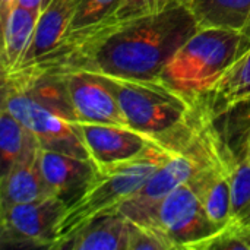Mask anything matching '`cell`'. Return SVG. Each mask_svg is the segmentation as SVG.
Returning a JSON list of instances; mask_svg holds the SVG:
<instances>
[{"mask_svg": "<svg viewBox=\"0 0 250 250\" xmlns=\"http://www.w3.org/2000/svg\"><path fill=\"white\" fill-rule=\"evenodd\" d=\"M198 29L196 19L182 0L154 16L126 22L103 21L73 31L56 48L23 66L59 75L91 72L161 82L167 63Z\"/></svg>", "mask_w": 250, "mask_h": 250, "instance_id": "obj_1", "label": "cell"}, {"mask_svg": "<svg viewBox=\"0 0 250 250\" xmlns=\"http://www.w3.org/2000/svg\"><path fill=\"white\" fill-rule=\"evenodd\" d=\"M182 126L171 133L158 138L135 158L110 166H98L88 188L72 205L67 207L59 226L57 240L51 250L60 249L73 233L92 220L117 212L122 204L141 190L149 177L173 154Z\"/></svg>", "mask_w": 250, "mask_h": 250, "instance_id": "obj_2", "label": "cell"}, {"mask_svg": "<svg viewBox=\"0 0 250 250\" xmlns=\"http://www.w3.org/2000/svg\"><path fill=\"white\" fill-rule=\"evenodd\" d=\"M249 50L250 32L199 28L167 63L161 82L195 104Z\"/></svg>", "mask_w": 250, "mask_h": 250, "instance_id": "obj_3", "label": "cell"}, {"mask_svg": "<svg viewBox=\"0 0 250 250\" xmlns=\"http://www.w3.org/2000/svg\"><path fill=\"white\" fill-rule=\"evenodd\" d=\"M98 75V73H97ZM116 95L127 125L154 138H163L180 127L195 105L163 82L127 81L100 75Z\"/></svg>", "mask_w": 250, "mask_h": 250, "instance_id": "obj_4", "label": "cell"}, {"mask_svg": "<svg viewBox=\"0 0 250 250\" xmlns=\"http://www.w3.org/2000/svg\"><path fill=\"white\" fill-rule=\"evenodd\" d=\"M221 227L224 226L212 221L189 183L177 186L160 201L148 226L168 240L174 249L190 250Z\"/></svg>", "mask_w": 250, "mask_h": 250, "instance_id": "obj_5", "label": "cell"}, {"mask_svg": "<svg viewBox=\"0 0 250 250\" xmlns=\"http://www.w3.org/2000/svg\"><path fill=\"white\" fill-rule=\"evenodd\" d=\"M66 211L67 205L57 196L0 207L3 245L51 250Z\"/></svg>", "mask_w": 250, "mask_h": 250, "instance_id": "obj_6", "label": "cell"}, {"mask_svg": "<svg viewBox=\"0 0 250 250\" xmlns=\"http://www.w3.org/2000/svg\"><path fill=\"white\" fill-rule=\"evenodd\" d=\"M1 105L35 135L42 149L91 160L76 123L56 114L26 94L12 88L3 86Z\"/></svg>", "mask_w": 250, "mask_h": 250, "instance_id": "obj_7", "label": "cell"}, {"mask_svg": "<svg viewBox=\"0 0 250 250\" xmlns=\"http://www.w3.org/2000/svg\"><path fill=\"white\" fill-rule=\"evenodd\" d=\"M91 160L97 166H110L138 157L158 138L129 126L75 122Z\"/></svg>", "mask_w": 250, "mask_h": 250, "instance_id": "obj_8", "label": "cell"}, {"mask_svg": "<svg viewBox=\"0 0 250 250\" xmlns=\"http://www.w3.org/2000/svg\"><path fill=\"white\" fill-rule=\"evenodd\" d=\"M63 78L79 122L129 126L116 95L100 75L70 72L63 73Z\"/></svg>", "mask_w": 250, "mask_h": 250, "instance_id": "obj_9", "label": "cell"}, {"mask_svg": "<svg viewBox=\"0 0 250 250\" xmlns=\"http://www.w3.org/2000/svg\"><path fill=\"white\" fill-rule=\"evenodd\" d=\"M41 167L53 196L67 207L83 193L98 170L92 160L47 149H42Z\"/></svg>", "mask_w": 250, "mask_h": 250, "instance_id": "obj_10", "label": "cell"}, {"mask_svg": "<svg viewBox=\"0 0 250 250\" xmlns=\"http://www.w3.org/2000/svg\"><path fill=\"white\" fill-rule=\"evenodd\" d=\"M42 148L37 142L9 170L0 182V207L28 204L53 196L41 167Z\"/></svg>", "mask_w": 250, "mask_h": 250, "instance_id": "obj_11", "label": "cell"}, {"mask_svg": "<svg viewBox=\"0 0 250 250\" xmlns=\"http://www.w3.org/2000/svg\"><path fill=\"white\" fill-rule=\"evenodd\" d=\"M189 185L214 223L226 226L231 220V186L223 141L212 158L190 179Z\"/></svg>", "mask_w": 250, "mask_h": 250, "instance_id": "obj_12", "label": "cell"}, {"mask_svg": "<svg viewBox=\"0 0 250 250\" xmlns=\"http://www.w3.org/2000/svg\"><path fill=\"white\" fill-rule=\"evenodd\" d=\"M78 3L79 0H50L42 7L32 35V41L21 66L42 57L67 37Z\"/></svg>", "mask_w": 250, "mask_h": 250, "instance_id": "obj_13", "label": "cell"}, {"mask_svg": "<svg viewBox=\"0 0 250 250\" xmlns=\"http://www.w3.org/2000/svg\"><path fill=\"white\" fill-rule=\"evenodd\" d=\"M132 223L120 212L98 217L73 233L59 250H129Z\"/></svg>", "mask_w": 250, "mask_h": 250, "instance_id": "obj_14", "label": "cell"}, {"mask_svg": "<svg viewBox=\"0 0 250 250\" xmlns=\"http://www.w3.org/2000/svg\"><path fill=\"white\" fill-rule=\"evenodd\" d=\"M250 98V50L195 105L209 119Z\"/></svg>", "mask_w": 250, "mask_h": 250, "instance_id": "obj_15", "label": "cell"}, {"mask_svg": "<svg viewBox=\"0 0 250 250\" xmlns=\"http://www.w3.org/2000/svg\"><path fill=\"white\" fill-rule=\"evenodd\" d=\"M40 12L18 4L1 26V75L16 70L32 41Z\"/></svg>", "mask_w": 250, "mask_h": 250, "instance_id": "obj_16", "label": "cell"}, {"mask_svg": "<svg viewBox=\"0 0 250 250\" xmlns=\"http://www.w3.org/2000/svg\"><path fill=\"white\" fill-rule=\"evenodd\" d=\"M199 28L250 32V0H183Z\"/></svg>", "mask_w": 250, "mask_h": 250, "instance_id": "obj_17", "label": "cell"}, {"mask_svg": "<svg viewBox=\"0 0 250 250\" xmlns=\"http://www.w3.org/2000/svg\"><path fill=\"white\" fill-rule=\"evenodd\" d=\"M224 146L231 186V220L250 227V157L245 149Z\"/></svg>", "mask_w": 250, "mask_h": 250, "instance_id": "obj_18", "label": "cell"}, {"mask_svg": "<svg viewBox=\"0 0 250 250\" xmlns=\"http://www.w3.org/2000/svg\"><path fill=\"white\" fill-rule=\"evenodd\" d=\"M38 142L35 135L4 105L0 110V152L1 176ZM40 144V142H38Z\"/></svg>", "mask_w": 250, "mask_h": 250, "instance_id": "obj_19", "label": "cell"}, {"mask_svg": "<svg viewBox=\"0 0 250 250\" xmlns=\"http://www.w3.org/2000/svg\"><path fill=\"white\" fill-rule=\"evenodd\" d=\"M211 122L229 148L237 146L250 133V98L230 107Z\"/></svg>", "mask_w": 250, "mask_h": 250, "instance_id": "obj_20", "label": "cell"}, {"mask_svg": "<svg viewBox=\"0 0 250 250\" xmlns=\"http://www.w3.org/2000/svg\"><path fill=\"white\" fill-rule=\"evenodd\" d=\"M192 250H250V227L230 220L217 233L195 245Z\"/></svg>", "mask_w": 250, "mask_h": 250, "instance_id": "obj_21", "label": "cell"}, {"mask_svg": "<svg viewBox=\"0 0 250 250\" xmlns=\"http://www.w3.org/2000/svg\"><path fill=\"white\" fill-rule=\"evenodd\" d=\"M182 0H120L114 13L104 19L108 22H126L132 19L158 15Z\"/></svg>", "mask_w": 250, "mask_h": 250, "instance_id": "obj_22", "label": "cell"}, {"mask_svg": "<svg viewBox=\"0 0 250 250\" xmlns=\"http://www.w3.org/2000/svg\"><path fill=\"white\" fill-rule=\"evenodd\" d=\"M119 3L120 0H79L70 25V32L97 25L110 18Z\"/></svg>", "mask_w": 250, "mask_h": 250, "instance_id": "obj_23", "label": "cell"}, {"mask_svg": "<svg viewBox=\"0 0 250 250\" xmlns=\"http://www.w3.org/2000/svg\"><path fill=\"white\" fill-rule=\"evenodd\" d=\"M132 223V221H130ZM173 245L160 233L132 223L129 250H173Z\"/></svg>", "mask_w": 250, "mask_h": 250, "instance_id": "obj_24", "label": "cell"}, {"mask_svg": "<svg viewBox=\"0 0 250 250\" xmlns=\"http://www.w3.org/2000/svg\"><path fill=\"white\" fill-rule=\"evenodd\" d=\"M19 4V0H0V22L1 26L6 23L12 10Z\"/></svg>", "mask_w": 250, "mask_h": 250, "instance_id": "obj_25", "label": "cell"}, {"mask_svg": "<svg viewBox=\"0 0 250 250\" xmlns=\"http://www.w3.org/2000/svg\"><path fill=\"white\" fill-rule=\"evenodd\" d=\"M50 0H19V4L21 6H25V7H29V9H34V10H38L41 12L42 7L48 3Z\"/></svg>", "mask_w": 250, "mask_h": 250, "instance_id": "obj_26", "label": "cell"}, {"mask_svg": "<svg viewBox=\"0 0 250 250\" xmlns=\"http://www.w3.org/2000/svg\"><path fill=\"white\" fill-rule=\"evenodd\" d=\"M230 149H233V151H242V149H245V151H248V154H249L250 157V133L237 145V146H234V148H230Z\"/></svg>", "mask_w": 250, "mask_h": 250, "instance_id": "obj_27", "label": "cell"}]
</instances>
